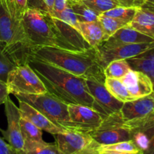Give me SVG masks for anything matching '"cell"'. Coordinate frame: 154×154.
<instances>
[{"instance_id":"52a82bcc","label":"cell","mask_w":154,"mask_h":154,"mask_svg":"<svg viewBox=\"0 0 154 154\" xmlns=\"http://www.w3.org/2000/svg\"><path fill=\"white\" fill-rule=\"evenodd\" d=\"M154 48V42L145 43L124 44L117 45L113 48H102L98 46L96 48L98 60L101 66L104 68L111 61L117 60H127L132 58L148 50Z\"/></svg>"},{"instance_id":"4dcf8cb0","label":"cell","mask_w":154,"mask_h":154,"mask_svg":"<svg viewBox=\"0 0 154 154\" xmlns=\"http://www.w3.org/2000/svg\"><path fill=\"white\" fill-rule=\"evenodd\" d=\"M54 0H27V8L49 14L53 11Z\"/></svg>"},{"instance_id":"7402d4cb","label":"cell","mask_w":154,"mask_h":154,"mask_svg":"<svg viewBox=\"0 0 154 154\" xmlns=\"http://www.w3.org/2000/svg\"><path fill=\"white\" fill-rule=\"evenodd\" d=\"M105 86L116 99L121 102L126 103L135 100L120 79L105 78Z\"/></svg>"},{"instance_id":"9a60e30c","label":"cell","mask_w":154,"mask_h":154,"mask_svg":"<svg viewBox=\"0 0 154 154\" xmlns=\"http://www.w3.org/2000/svg\"><path fill=\"white\" fill-rule=\"evenodd\" d=\"M127 125L132 130V140L138 149L144 152L154 147V116Z\"/></svg>"},{"instance_id":"8992f818","label":"cell","mask_w":154,"mask_h":154,"mask_svg":"<svg viewBox=\"0 0 154 154\" xmlns=\"http://www.w3.org/2000/svg\"><path fill=\"white\" fill-rule=\"evenodd\" d=\"M8 89L12 95H38L47 92L46 88L37 74L28 64L15 66L6 79Z\"/></svg>"},{"instance_id":"2e32d148","label":"cell","mask_w":154,"mask_h":154,"mask_svg":"<svg viewBox=\"0 0 154 154\" xmlns=\"http://www.w3.org/2000/svg\"><path fill=\"white\" fill-rule=\"evenodd\" d=\"M19 101V110L20 112L21 117L25 118L27 120L30 121L32 123L34 124L35 126H37L42 131H47L53 135L69 131L64 128L57 126L51 120H49L46 116L33 108L29 104L23 101Z\"/></svg>"},{"instance_id":"ba28073f","label":"cell","mask_w":154,"mask_h":154,"mask_svg":"<svg viewBox=\"0 0 154 154\" xmlns=\"http://www.w3.org/2000/svg\"><path fill=\"white\" fill-rule=\"evenodd\" d=\"M68 111L75 131L90 132L101 125L104 118L94 109L81 104H68Z\"/></svg>"},{"instance_id":"e0dca14e","label":"cell","mask_w":154,"mask_h":154,"mask_svg":"<svg viewBox=\"0 0 154 154\" xmlns=\"http://www.w3.org/2000/svg\"><path fill=\"white\" fill-rule=\"evenodd\" d=\"M153 42H154V39L134 30L129 25H126L117 30L108 40L101 44L99 46L108 48L124 44L145 43Z\"/></svg>"},{"instance_id":"8d00e7d4","label":"cell","mask_w":154,"mask_h":154,"mask_svg":"<svg viewBox=\"0 0 154 154\" xmlns=\"http://www.w3.org/2000/svg\"><path fill=\"white\" fill-rule=\"evenodd\" d=\"M99 154H143V152L141 150L137 151V152H117V151L99 149Z\"/></svg>"},{"instance_id":"f1b7e54d","label":"cell","mask_w":154,"mask_h":154,"mask_svg":"<svg viewBox=\"0 0 154 154\" xmlns=\"http://www.w3.org/2000/svg\"><path fill=\"white\" fill-rule=\"evenodd\" d=\"M50 16L52 18H57V19L60 20V21H63L66 24H69V25L72 26L75 29H76L78 32H79V21H78V18H77L76 15L74 13L72 9L69 5L67 6V8L64 9L63 11L60 12H51L49 14Z\"/></svg>"},{"instance_id":"9c48e42d","label":"cell","mask_w":154,"mask_h":154,"mask_svg":"<svg viewBox=\"0 0 154 154\" xmlns=\"http://www.w3.org/2000/svg\"><path fill=\"white\" fill-rule=\"evenodd\" d=\"M52 23L61 49L86 51L92 48L81 33L72 26L54 18H52Z\"/></svg>"},{"instance_id":"ac0fdd59","label":"cell","mask_w":154,"mask_h":154,"mask_svg":"<svg viewBox=\"0 0 154 154\" xmlns=\"http://www.w3.org/2000/svg\"><path fill=\"white\" fill-rule=\"evenodd\" d=\"M129 25L134 30L154 39V11L139 8Z\"/></svg>"},{"instance_id":"83f0119b","label":"cell","mask_w":154,"mask_h":154,"mask_svg":"<svg viewBox=\"0 0 154 154\" xmlns=\"http://www.w3.org/2000/svg\"><path fill=\"white\" fill-rule=\"evenodd\" d=\"M86 6L100 15L120 5L117 0H81Z\"/></svg>"},{"instance_id":"d4e9b609","label":"cell","mask_w":154,"mask_h":154,"mask_svg":"<svg viewBox=\"0 0 154 154\" xmlns=\"http://www.w3.org/2000/svg\"><path fill=\"white\" fill-rule=\"evenodd\" d=\"M69 5L76 15L78 21L83 22H93L98 21L99 15L97 13L86 6L81 2H69Z\"/></svg>"},{"instance_id":"484cf974","label":"cell","mask_w":154,"mask_h":154,"mask_svg":"<svg viewBox=\"0 0 154 154\" xmlns=\"http://www.w3.org/2000/svg\"><path fill=\"white\" fill-rule=\"evenodd\" d=\"M99 24L102 26V30H103L104 36H105V42L108 40L112 35H114L117 30L121 29L122 27L126 25V23L120 21L115 18H110V17L105 16L103 14H100L98 18Z\"/></svg>"},{"instance_id":"f35d334b","label":"cell","mask_w":154,"mask_h":154,"mask_svg":"<svg viewBox=\"0 0 154 154\" xmlns=\"http://www.w3.org/2000/svg\"><path fill=\"white\" fill-rule=\"evenodd\" d=\"M143 154H154V147L151 148V149L146 151V152H143Z\"/></svg>"},{"instance_id":"836d02e7","label":"cell","mask_w":154,"mask_h":154,"mask_svg":"<svg viewBox=\"0 0 154 154\" xmlns=\"http://www.w3.org/2000/svg\"><path fill=\"white\" fill-rule=\"evenodd\" d=\"M8 89L7 83L6 82L0 79V105L4 104L7 98L9 97Z\"/></svg>"},{"instance_id":"7c38bea8","label":"cell","mask_w":154,"mask_h":154,"mask_svg":"<svg viewBox=\"0 0 154 154\" xmlns=\"http://www.w3.org/2000/svg\"><path fill=\"white\" fill-rule=\"evenodd\" d=\"M85 83L89 92L97 104L99 113L104 117L120 112L123 103L116 99L107 90L105 83L87 79H85Z\"/></svg>"},{"instance_id":"6da1fadb","label":"cell","mask_w":154,"mask_h":154,"mask_svg":"<svg viewBox=\"0 0 154 154\" xmlns=\"http://www.w3.org/2000/svg\"><path fill=\"white\" fill-rule=\"evenodd\" d=\"M27 64L40 78L47 91L57 99L66 104L87 106L99 112L97 104L86 85L85 79L33 57L29 58Z\"/></svg>"},{"instance_id":"f546056e","label":"cell","mask_w":154,"mask_h":154,"mask_svg":"<svg viewBox=\"0 0 154 154\" xmlns=\"http://www.w3.org/2000/svg\"><path fill=\"white\" fill-rule=\"evenodd\" d=\"M99 149L127 152H133L140 150L132 140L119 142V143H113V144L109 145H100Z\"/></svg>"},{"instance_id":"5b68a950","label":"cell","mask_w":154,"mask_h":154,"mask_svg":"<svg viewBox=\"0 0 154 154\" xmlns=\"http://www.w3.org/2000/svg\"><path fill=\"white\" fill-rule=\"evenodd\" d=\"M88 134L100 145L132 140V130L123 120L120 112L105 116L101 125Z\"/></svg>"},{"instance_id":"3957f363","label":"cell","mask_w":154,"mask_h":154,"mask_svg":"<svg viewBox=\"0 0 154 154\" xmlns=\"http://www.w3.org/2000/svg\"><path fill=\"white\" fill-rule=\"evenodd\" d=\"M22 24L30 54L32 50L38 48H60L53 28L52 18L48 14L27 8L22 17Z\"/></svg>"},{"instance_id":"1f68e13d","label":"cell","mask_w":154,"mask_h":154,"mask_svg":"<svg viewBox=\"0 0 154 154\" xmlns=\"http://www.w3.org/2000/svg\"><path fill=\"white\" fill-rule=\"evenodd\" d=\"M15 65L0 50V79L6 82L8 72Z\"/></svg>"},{"instance_id":"4316f807","label":"cell","mask_w":154,"mask_h":154,"mask_svg":"<svg viewBox=\"0 0 154 154\" xmlns=\"http://www.w3.org/2000/svg\"><path fill=\"white\" fill-rule=\"evenodd\" d=\"M137 10H138V8L118 6V7L114 8L111 9V10L102 14L110 17V18H115V19L126 23V24H129L133 20Z\"/></svg>"},{"instance_id":"d6a6232c","label":"cell","mask_w":154,"mask_h":154,"mask_svg":"<svg viewBox=\"0 0 154 154\" xmlns=\"http://www.w3.org/2000/svg\"><path fill=\"white\" fill-rule=\"evenodd\" d=\"M120 5L123 7L141 8L144 5V0H117Z\"/></svg>"},{"instance_id":"ffe728a7","label":"cell","mask_w":154,"mask_h":154,"mask_svg":"<svg viewBox=\"0 0 154 154\" xmlns=\"http://www.w3.org/2000/svg\"><path fill=\"white\" fill-rule=\"evenodd\" d=\"M79 33L93 48L105 42V36L99 21L79 23Z\"/></svg>"},{"instance_id":"277c9868","label":"cell","mask_w":154,"mask_h":154,"mask_svg":"<svg viewBox=\"0 0 154 154\" xmlns=\"http://www.w3.org/2000/svg\"><path fill=\"white\" fill-rule=\"evenodd\" d=\"M18 101H23L40 112L57 126L75 131L69 116L68 104L48 93L38 95H14Z\"/></svg>"},{"instance_id":"d6986e66","label":"cell","mask_w":154,"mask_h":154,"mask_svg":"<svg viewBox=\"0 0 154 154\" xmlns=\"http://www.w3.org/2000/svg\"><path fill=\"white\" fill-rule=\"evenodd\" d=\"M133 70L140 71L151 80L154 90V48L132 58L126 60Z\"/></svg>"},{"instance_id":"30bf717a","label":"cell","mask_w":154,"mask_h":154,"mask_svg":"<svg viewBox=\"0 0 154 154\" xmlns=\"http://www.w3.org/2000/svg\"><path fill=\"white\" fill-rule=\"evenodd\" d=\"M120 113L126 125L136 123L154 116V91L143 98L123 103Z\"/></svg>"},{"instance_id":"ab89813d","label":"cell","mask_w":154,"mask_h":154,"mask_svg":"<svg viewBox=\"0 0 154 154\" xmlns=\"http://www.w3.org/2000/svg\"><path fill=\"white\" fill-rule=\"evenodd\" d=\"M69 2H81V0H68Z\"/></svg>"},{"instance_id":"74e56055","label":"cell","mask_w":154,"mask_h":154,"mask_svg":"<svg viewBox=\"0 0 154 154\" xmlns=\"http://www.w3.org/2000/svg\"><path fill=\"white\" fill-rule=\"evenodd\" d=\"M141 8L154 11V0H144V3Z\"/></svg>"},{"instance_id":"44dd1931","label":"cell","mask_w":154,"mask_h":154,"mask_svg":"<svg viewBox=\"0 0 154 154\" xmlns=\"http://www.w3.org/2000/svg\"><path fill=\"white\" fill-rule=\"evenodd\" d=\"M17 152V154H63L56 143L45 141H25L23 149Z\"/></svg>"},{"instance_id":"4fadbf2b","label":"cell","mask_w":154,"mask_h":154,"mask_svg":"<svg viewBox=\"0 0 154 154\" xmlns=\"http://www.w3.org/2000/svg\"><path fill=\"white\" fill-rule=\"evenodd\" d=\"M56 144L63 154H74L89 147L94 140L87 132L67 131L55 134Z\"/></svg>"},{"instance_id":"d590c367","label":"cell","mask_w":154,"mask_h":154,"mask_svg":"<svg viewBox=\"0 0 154 154\" xmlns=\"http://www.w3.org/2000/svg\"><path fill=\"white\" fill-rule=\"evenodd\" d=\"M68 5H69L68 0H54V7L51 12H60L67 8Z\"/></svg>"},{"instance_id":"5bb4252c","label":"cell","mask_w":154,"mask_h":154,"mask_svg":"<svg viewBox=\"0 0 154 154\" xmlns=\"http://www.w3.org/2000/svg\"><path fill=\"white\" fill-rule=\"evenodd\" d=\"M120 80L135 100L150 95L154 91L150 78L140 71L132 69Z\"/></svg>"},{"instance_id":"7a4b0ae2","label":"cell","mask_w":154,"mask_h":154,"mask_svg":"<svg viewBox=\"0 0 154 154\" xmlns=\"http://www.w3.org/2000/svg\"><path fill=\"white\" fill-rule=\"evenodd\" d=\"M29 57L51 63L76 76L105 83L104 68L93 48L86 51H73L44 47L32 50Z\"/></svg>"},{"instance_id":"603a6c76","label":"cell","mask_w":154,"mask_h":154,"mask_svg":"<svg viewBox=\"0 0 154 154\" xmlns=\"http://www.w3.org/2000/svg\"><path fill=\"white\" fill-rule=\"evenodd\" d=\"M132 70L126 60H117L108 63L104 69L106 78L120 79Z\"/></svg>"},{"instance_id":"e575fe53","label":"cell","mask_w":154,"mask_h":154,"mask_svg":"<svg viewBox=\"0 0 154 154\" xmlns=\"http://www.w3.org/2000/svg\"><path fill=\"white\" fill-rule=\"evenodd\" d=\"M0 154H17V152L11 145L0 137Z\"/></svg>"},{"instance_id":"8fae6325","label":"cell","mask_w":154,"mask_h":154,"mask_svg":"<svg viewBox=\"0 0 154 154\" xmlns=\"http://www.w3.org/2000/svg\"><path fill=\"white\" fill-rule=\"evenodd\" d=\"M5 104V112L8 122V128L6 130L0 128L3 137L9 145L16 151L20 150L24 146V139L20 125V119L21 118L19 107L15 105L10 98H8Z\"/></svg>"},{"instance_id":"cb8c5ba5","label":"cell","mask_w":154,"mask_h":154,"mask_svg":"<svg viewBox=\"0 0 154 154\" xmlns=\"http://www.w3.org/2000/svg\"><path fill=\"white\" fill-rule=\"evenodd\" d=\"M21 133L25 141L43 142L45 140L42 138V130L32 123L30 121L25 118L21 117L20 119Z\"/></svg>"}]
</instances>
